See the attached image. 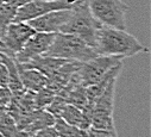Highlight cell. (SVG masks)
Returning a JSON list of instances; mask_svg holds the SVG:
<instances>
[{
	"mask_svg": "<svg viewBox=\"0 0 151 137\" xmlns=\"http://www.w3.org/2000/svg\"><path fill=\"white\" fill-rule=\"evenodd\" d=\"M7 82H9V71L6 66L0 62V86L7 87Z\"/></svg>",
	"mask_w": 151,
	"mask_h": 137,
	"instance_id": "19",
	"label": "cell"
},
{
	"mask_svg": "<svg viewBox=\"0 0 151 137\" xmlns=\"http://www.w3.org/2000/svg\"><path fill=\"white\" fill-rule=\"evenodd\" d=\"M1 48H3V42L0 41V49H1Z\"/></svg>",
	"mask_w": 151,
	"mask_h": 137,
	"instance_id": "21",
	"label": "cell"
},
{
	"mask_svg": "<svg viewBox=\"0 0 151 137\" xmlns=\"http://www.w3.org/2000/svg\"><path fill=\"white\" fill-rule=\"evenodd\" d=\"M56 93L49 87H43L38 92L35 93V105L36 109H47V106L52 101Z\"/></svg>",
	"mask_w": 151,
	"mask_h": 137,
	"instance_id": "15",
	"label": "cell"
},
{
	"mask_svg": "<svg viewBox=\"0 0 151 137\" xmlns=\"http://www.w3.org/2000/svg\"><path fill=\"white\" fill-rule=\"evenodd\" d=\"M102 24L92 14L87 0H79L71 10L69 19L61 27L60 32L78 36L94 48L98 30Z\"/></svg>",
	"mask_w": 151,
	"mask_h": 137,
	"instance_id": "2",
	"label": "cell"
},
{
	"mask_svg": "<svg viewBox=\"0 0 151 137\" xmlns=\"http://www.w3.org/2000/svg\"><path fill=\"white\" fill-rule=\"evenodd\" d=\"M71 10L51 11L43 16L30 19L27 23L33 27L35 31L57 33L61 31V27L64 25V23L69 19V17L71 14Z\"/></svg>",
	"mask_w": 151,
	"mask_h": 137,
	"instance_id": "10",
	"label": "cell"
},
{
	"mask_svg": "<svg viewBox=\"0 0 151 137\" xmlns=\"http://www.w3.org/2000/svg\"><path fill=\"white\" fill-rule=\"evenodd\" d=\"M120 62H123V58L119 56L96 55L95 57L82 62L79 69L75 72V75L83 87H87L101 80L113 67Z\"/></svg>",
	"mask_w": 151,
	"mask_h": 137,
	"instance_id": "5",
	"label": "cell"
},
{
	"mask_svg": "<svg viewBox=\"0 0 151 137\" xmlns=\"http://www.w3.org/2000/svg\"><path fill=\"white\" fill-rule=\"evenodd\" d=\"M27 137H57V135H56V131L54 130V128L49 126V128L36 131V132H33L32 135H30Z\"/></svg>",
	"mask_w": 151,
	"mask_h": 137,
	"instance_id": "18",
	"label": "cell"
},
{
	"mask_svg": "<svg viewBox=\"0 0 151 137\" xmlns=\"http://www.w3.org/2000/svg\"><path fill=\"white\" fill-rule=\"evenodd\" d=\"M117 79H113L100 94V97L95 100L93 105L92 112V122L91 126L95 129H105L113 130L114 126V118H113V111H114V93H116V82Z\"/></svg>",
	"mask_w": 151,
	"mask_h": 137,
	"instance_id": "6",
	"label": "cell"
},
{
	"mask_svg": "<svg viewBox=\"0 0 151 137\" xmlns=\"http://www.w3.org/2000/svg\"><path fill=\"white\" fill-rule=\"evenodd\" d=\"M94 50L98 55L132 57L140 53H147V49L126 30L101 25L98 30Z\"/></svg>",
	"mask_w": 151,
	"mask_h": 137,
	"instance_id": "1",
	"label": "cell"
},
{
	"mask_svg": "<svg viewBox=\"0 0 151 137\" xmlns=\"http://www.w3.org/2000/svg\"><path fill=\"white\" fill-rule=\"evenodd\" d=\"M88 7L102 25L126 30L125 17L130 7L123 0H87Z\"/></svg>",
	"mask_w": 151,
	"mask_h": 137,
	"instance_id": "4",
	"label": "cell"
},
{
	"mask_svg": "<svg viewBox=\"0 0 151 137\" xmlns=\"http://www.w3.org/2000/svg\"><path fill=\"white\" fill-rule=\"evenodd\" d=\"M12 99V92L9 87H1L0 86V106L7 107Z\"/></svg>",
	"mask_w": 151,
	"mask_h": 137,
	"instance_id": "17",
	"label": "cell"
},
{
	"mask_svg": "<svg viewBox=\"0 0 151 137\" xmlns=\"http://www.w3.org/2000/svg\"><path fill=\"white\" fill-rule=\"evenodd\" d=\"M86 137H88V136H86Z\"/></svg>",
	"mask_w": 151,
	"mask_h": 137,
	"instance_id": "23",
	"label": "cell"
},
{
	"mask_svg": "<svg viewBox=\"0 0 151 137\" xmlns=\"http://www.w3.org/2000/svg\"><path fill=\"white\" fill-rule=\"evenodd\" d=\"M36 31L27 22H12L3 38V48L0 51L7 54L9 56H14L22 50L26 41Z\"/></svg>",
	"mask_w": 151,
	"mask_h": 137,
	"instance_id": "8",
	"label": "cell"
},
{
	"mask_svg": "<svg viewBox=\"0 0 151 137\" xmlns=\"http://www.w3.org/2000/svg\"><path fill=\"white\" fill-rule=\"evenodd\" d=\"M44 55L63 58L67 61L86 62L95 57L98 54L93 47H91L80 37L70 35V33L57 32L55 33L54 41Z\"/></svg>",
	"mask_w": 151,
	"mask_h": 137,
	"instance_id": "3",
	"label": "cell"
},
{
	"mask_svg": "<svg viewBox=\"0 0 151 137\" xmlns=\"http://www.w3.org/2000/svg\"><path fill=\"white\" fill-rule=\"evenodd\" d=\"M78 1L79 0H32L17 10L14 22H29L51 11L71 10Z\"/></svg>",
	"mask_w": 151,
	"mask_h": 137,
	"instance_id": "7",
	"label": "cell"
},
{
	"mask_svg": "<svg viewBox=\"0 0 151 137\" xmlns=\"http://www.w3.org/2000/svg\"><path fill=\"white\" fill-rule=\"evenodd\" d=\"M55 37V33L51 32H38L36 31L33 35L26 41L24 47L19 53H17L13 58L18 63H26L36 56L44 55L49 47L51 45Z\"/></svg>",
	"mask_w": 151,
	"mask_h": 137,
	"instance_id": "9",
	"label": "cell"
},
{
	"mask_svg": "<svg viewBox=\"0 0 151 137\" xmlns=\"http://www.w3.org/2000/svg\"><path fill=\"white\" fill-rule=\"evenodd\" d=\"M3 3H4V0H0V5H1Z\"/></svg>",
	"mask_w": 151,
	"mask_h": 137,
	"instance_id": "22",
	"label": "cell"
},
{
	"mask_svg": "<svg viewBox=\"0 0 151 137\" xmlns=\"http://www.w3.org/2000/svg\"><path fill=\"white\" fill-rule=\"evenodd\" d=\"M87 136L88 137H119L116 129L105 130V129H95L92 126L87 130Z\"/></svg>",
	"mask_w": 151,
	"mask_h": 137,
	"instance_id": "16",
	"label": "cell"
},
{
	"mask_svg": "<svg viewBox=\"0 0 151 137\" xmlns=\"http://www.w3.org/2000/svg\"><path fill=\"white\" fill-rule=\"evenodd\" d=\"M30 1H32V0H4V3H6V4H9V5H11L16 9H19V7L24 6L25 4L30 3Z\"/></svg>",
	"mask_w": 151,
	"mask_h": 137,
	"instance_id": "20",
	"label": "cell"
},
{
	"mask_svg": "<svg viewBox=\"0 0 151 137\" xmlns=\"http://www.w3.org/2000/svg\"><path fill=\"white\" fill-rule=\"evenodd\" d=\"M17 64H18V69H19L20 81H22L23 88L25 91L36 93L47 86V76L44 74H42L40 71L35 69V68L23 67L19 63H17Z\"/></svg>",
	"mask_w": 151,
	"mask_h": 137,
	"instance_id": "11",
	"label": "cell"
},
{
	"mask_svg": "<svg viewBox=\"0 0 151 137\" xmlns=\"http://www.w3.org/2000/svg\"><path fill=\"white\" fill-rule=\"evenodd\" d=\"M52 128L56 131L57 137H86L87 136V131L67 123L61 117L55 118V123Z\"/></svg>",
	"mask_w": 151,
	"mask_h": 137,
	"instance_id": "13",
	"label": "cell"
},
{
	"mask_svg": "<svg viewBox=\"0 0 151 137\" xmlns=\"http://www.w3.org/2000/svg\"><path fill=\"white\" fill-rule=\"evenodd\" d=\"M17 10L18 9H16L6 3H3L0 5V41H3L9 25L12 22H14Z\"/></svg>",
	"mask_w": 151,
	"mask_h": 137,
	"instance_id": "14",
	"label": "cell"
},
{
	"mask_svg": "<svg viewBox=\"0 0 151 137\" xmlns=\"http://www.w3.org/2000/svg\"><path fill=\"white\" fill-rule=\"evenodd\" d=\"M60 117L63 120H65L67 123L78 126L85 131H87L91 128V119L83 115L81 109L74 106L71 104L64 105V107L62 109V111L60 113Z\"/></svg>",
	"mask_w": 151,
	"mask_h": 137,
	"instance_id": "12",
	"label": "cell"
}]
</instances>
